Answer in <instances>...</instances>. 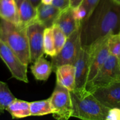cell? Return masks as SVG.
I'll return each mask as SVG.
<instances>
[{
    "label": "cell",
    "mask_w": 120,
    "mask_h": 120,
    "mask_svg": "<svg viewBox=\"0 0 120 120\" xmlns=\"http://www.w3.org/2000/svg\"><path fill=\"white\" fill-rule=\"evenodd\" d=\"M120 30V5L111 0H101L88 18L81 22L82 47L95 42Z\"/></svg>",
    "instance_id": "6da1fadb"
},
{
    "label": "cell",
    "mask_w": 120,
    "mask_h": 120,
    "mask_svg": "<svg viewBox=\"0 0 120 120\" xmlns=\"http://www.w3.org/2000/svg\"><path fill=\"white\" fill-rule=\"evenodd\" d=\"M0 40L11 48L25 64L31 63L27 26L0 19Z\"/></svg>",
    "instance_id": "7a4b0ae2"
},
{
    "label": "cell",
    "mask_w": 120,
    "mask_h": 120,
    "mask_svg": "<svg viewBox=\"0 0 120 120\" xmlns=\"http://www.w3.org/2000/svg\"><path fill=\"white\" fill-rule=\"evenodd\" d=\"M72 117L85 120H105L109 109L102 105L91 91H70Z\"/></svg>",
    "instance_id": "3957f363"
},
{
    "label": "cell",
    "mask_w": 120,
    "mask_h": 120,
    "mask_svg": "<svg viewBox=\"0 0 120 120\" xmlns=\"http://www.w3.org/2000/svg\"><path fill=\"white\" fill-rule=\"evenodd\" d=\"M80 35L81 25L74 32L67 37V41L61 50L52 57V71L55 72L56 68L63 64H71L74 65L82 48Z\"/></svg>",
    "instance_id": "277c9868"
},
{
    "label": "cell",
    "mask_w": 120,
    "mask_h": 120,
    "mask_svg": "<svg viewBox=\"0 0 120 120\" xmlns=\"http://www.w3.org/2000/svg\"><path fill=\"white\" fill-rule=\"evenodd\" d=\"M118 80H120V61L116 57L109 54L87 89L91 91Z\"/></svg>",
    "instance_id": "5b68a950"
},
{
    "label": "cell",
    "mask_w": 120,
    "mask_h": 120,
    "mask_svg": "<svg viewBox=\"0 0 120 120\" xmlns=\"http://www.w3.org/2000/svg\"><path fill=\"white\" fill-rule=\"evenodd\" d=\"M52 107V116L57 120H68L72 117V104L70 91L56 83L54 90L49 97Z\"/></svg>",
    "instance_id": "8992f818"
},
{
    "label": "cell",
    "mask_w": 120,
    "mask_h": 120,
    "mask_svg": "<svg viewBox=\"0 0 120 120\" xmlns=\"http://www.w3.org/2000/svg\"><path fill=\"white\" fill-rule=\"evenodd\" d=\"M108 37L109 36L88 47L89 50V60L87 89L109 56Z\"/></svg>",
    "instance_id": "52a82bcc"
},
{
    "label": "cell",
    "mask_w": 120,
    "mask_h": 120,
    "mask_svg": "<svg viewBox=\"0 0 120 120\" xmlns=\"http://www.w3.org/2000/svg\"><path fill=\"white\" fill-rule=\"evenodd\" d=\"M0 57L10 71L12 77L24 83H28V65L22 62L15 53L0 40Z\"/></svg>",
    "instance_id": "ba28073f"
},
{
    "label": "cell",
    "mask_w": 120,
    "mask_h": 120,
    "mask_svg": "<svg viewBox=\"0 0 120 120\" xmlns=\"http://www.w3.org/2000/svg\"><path fill=\"white\" fill-rule=\"evenodd\" d=\"M45 27L36 19L27 25V32L29 42L31 55V63L35 62L44 54V32Z\"/></svg>",
    "instance_id": "9c48e42d"
},
{
    "label": "cell",
    "mask_w": 120,
    "mask_h": 120,
    "mask_svg": "<svg viewBox=\"0 0 120 120\" xmlns=\"http://www.w3.org/2000/svg\"><path fill=\"white\" fill-rule=\"evenodd\" d=\"M95 98L108 109H120V80L92 90Z\"/></svg>",
    "instance_id": "30bf717a"
},
{
    "label": "cell",
    "mask_w": 120,
    "mask_h": 120,
    "mask_svg": "<svg viewBox=\"0 0 120 120\" xmlns=\"http://www.w3.org/2000/svg\"><path fill=\"white\" fill-rule=\"evenodd\" d=\"M89 60V49L86 47H82L74 64L75 70V89L74 90L81 91L87 90Z\"/></svg>",
    "instance_id": "8fae6325"
},
{
    "label": "cell",
    "mask_w": 120,
    "mask_h": 120,
    "mask_svg": "<svg viewBox=\"0 0 120 120\" xmlns=\"http://www.w3.org/2000/svg\"><path fill=\"white\" fill-rule=\"evenodd\" d=\"M35 19L43 25L45 28L52 27L61 13V10L53 5L41 3L35 8Z\"/></svg>",
    "instance_id": "7c38bea8"
},
{
    "label": "cell",
    "mask_w": 120,
    "mask_h": 120,
    "mask_svg": "<svg viewBox=\"0 0 120 120\" xmlns=\"http://www.w3.org/2000/svg\"><path fill=\"white\" fill-rule=\"evenodd\" d=\"M56 83L67 88L69 91L75 89V70L73 64H65L56 68L55 71Z\"/></svg>",
    "instance_id": "4fadbf2b"
},
{
    "label": "cell",
    "mask_w": 120,
    "mask_h": 120,
    "mask_svg": "<svg viewBox=\"0 0 120 120\" xmlns=\"http://www.w3.org/2000/svg\"><path fill=\"white\" fill-rule=\"evenodd\" d=\"M55 24L57 25L68 37L80 26L81 22L75 19L73 15L72 9L69 7L61 11Z\"/></svg>",
    "instance_id": "5bb4252c"
},
{
    "label": "cell",
    "mask_w": 120,
    "mask_h": 120,
    "mask_svg": "<svg viewBox=\"0 0 120 120\" xmlns=\"http://www.w3.org/2000/svg\"><path fill=\"white\" fill-rule=\"evenodd\" d=\"M0 19L20 25V15L15 0H0Z\"/></svg>",
    "instance_id": "9a60e30c"
},
{
    "label": "cell",
    "mask_w": 120,
    "mask_h": 120,
    "mask_svg": "<svg viewBox=\"0 0 120 120\" xmlns=\"http://www.w3.org/2000/svg\"><path fill=\"white\" fill-rule=\"evenodd\" d=\"M31 70L36 80L46 81L52 71L51 62L45 59L44 56H40L31 66Z\"/></svg>",
    "instance_id": "2e32d148"
},
{
    "label": "cell",
    "mask_w": 120,
    "mask_h": 120,
    "mask_svg": "<svg viewBox=\"0 0 120 120\" xmlns=\"http://www.w3.org/2000/svg\"><path fill=\"white\" fill-rule=\"evenodd\" d=\"M18 9L20 23L27 26L31 21L35 19V8L29 0H15Z\"/></svg>",
    "instance_id": "e0dca14e"
},
{
    "label": "cell",
    "mask_w": 120,
    "mask_h": 120,
    "mask_svg": "<svg viewBox=\"0 0 120 120\" xmlns=\"http://www.w3.org/2000/svg\"><path fill=\"white\" fill-rule=\"evenodd\" d=\"M6 111L12 118H21L31 116L29 102L15 98L9 104Z\"/></svg>",
    "instance_id": "ac0fdd59"
},
{
    "label": "cell",
    "mask_w": 120,
    "mask_h": 120,
    "mask_svg": "<svg viewBox=\"0 0 120 120\" xmlns=\"http://www.w3.org/2000/svg\"><path fill=\"white\" fill-rule=\"evenodd\" d=\"M31 116H43L52 114L49 98L43 100L29 102Z\"/></svg>",
    "instance_id": "d6986e66"
},
{
    "label": "cell",
    "mask_w": 120,
    "mask_h": 120,
    "mask_svg": "<svg viewBox=\"0 0 120 120\" xmlns=\"http://www.w3.org/2000/svg\"><path fill=\"white\" fill-rule=\"evenodd\" d=\"M15 98L8 84L0 81V115L4 112L9 104Z\"/></svg>",
    "instance_id": "ffe728a7"
},
{
    "label": "cell",
    "mask_w": 120,
    "mask_h": 120,
    "mask_svg": "<svg viewBox=\"0 0 120 120\" xmlns=\"http://www.w3.org/2000/svg\"><path fill=\"white\" fill-rule=\"evenodd\" d=\"M43 45L45 54L51 57L56 55L52 27L46 28L45 29L44 32Z\"/></svg>",
    "instance_id": "44dd1931"
},
{
    "label": "cell",
    "mask_w": 120,
    "mask_h": 120,
    "mask_svg": "<svg viewBox=\"0 0 120 120\" xmlns=\"http://www.w3.org/2000/svg\"><path fill=\"white\" fill-rule=\"evenodd\" d=\"M52 28L53 30V36H54L55 50L57 54L64 45L67 41V36L57 25L54 24L52 26Z\"/></svg>",
    "instance_id": "7402d4cb"
},
{
    "label": "cell",
    "mask_w": 120,
    "mask_h": 120,
    "mask_svg": "<svg viewBox=\"0 0 120 120\" xmlns=\"http://www.w3.org/2000/svg\"><path fill=\"white\" fill-rule=\"evenodd\" d=\"M108 45L109 54L116 57L120 61V34L109 35Z\"/></svg>",
    "instance_id": "603a6c76"
},
{
    "label": "cell",
    "mask_w": 120,
    "mask_h": 120,
    "mask_svg": "<svg viewBox=\"0 0 120 120\" xmlns=\"http://www.w3.org/2000/svg\"><path fill=\"white\" fill-rule=\"evenodd\" d=\"M100 1L101 0H84L81 5L85 9L86 12H87V16L85 18V19L88 18V16L91 14L92 11L98 4Z\"/></svg>",
    "instance_id": "cb8c5ba5"
},
{
    "label": "cell",
    "mask_w": 120,
    "mask_h": 120,
    "mask_svg": "<svg viewBox=\"0 0 120 120\" xmlns=\"http://www.w3.org/2000/svg\"><path fill=\"white\" fill-rule=\"evenodd\" d=\"M72 12L74 18L78 22H81L87 16L85 9L81 5L75 9H72Z\"/></svg>",
    "instance_id": "d4e9b609"
},
{
    "label": "cell",
    "mask_w": 120,
    "mask_h": 120,
    "mask_svg": "<svg viewBox=\"0 0 120 120\" xmlns=\"http://www.w3.org/2000/svg\"><path fill=\"white\" fill-rule=\"evenodd\" d=\"M105 120H120V109H110L107 114Z\"/></svg>",
    "instance_id": "484cf974"
},
{
    "label": "cell",
    "mask_w": 120,
    "mask_h": 120,
    "mask_svg": "<svg viewBox=\"0 0 120 120\" xmlns=\"http://www.w3.org/2000/svg\"><path fill=\"white\" fill-rule=\"evenodd\" d=\"M69 1L70 0H53L52 5L63 11L69 7Z\"/></svg>",
    "instance_id": "4316f807"
},
{
    "label": "cell",
    "mask_w": 120,
    "mask_h": 120,
    "mask_svg": "<svg viewBox=\"0 0 120 120\" xmlns=\"http://www.w3.org/2000/svg\"><path fill=\"white\" fill-rule=\"evenodd\" d=\"M84 0H70L69 1V7L72 9H75L80 7L82 4Z\"/></svg>",
    "instance_id": "83f0119b"
},
{
    "label": "cell",
    "mask_w": 120,
    "mask_h": 120,
    "mask_svg": "<svg viewBox=\"0 0 120 120\" xmlns=\"http://www.w3.org/2000/svg\"><path fill=\"white\" fill-rule=\"evenodd\" d=\"M35 8L41 2V0H29Z\"/></svg>",
    "instance_id": "f1b7e54d"
},
{
    "label": "cell",
    "mask_w": 120,
    "mask_h": 120,
    "mask_svg": "<svg viewBox=\"0 0 120 120\" xmlns=\"http://www.w3.org/2000/svg\"><path fill=\"white\" fill-rule=\"evenodd\" d=\"M53 0H41V2L44 4H47V5H50L52 4V3Z\"/></svg>",
    "instance_id": "f546056e"
},
{
    "label": "cell",
    "mask_w": 120,
    "mask_h": 120,
    "mask_svg": "<svg viewBox=\"0 0 120 120\" xmlns=\"http://www.w3.org/2000/svg\"><path fill=\"white\" fill-rule=\"evenodd\" d=\"M113 2L116 4L120 5V0H111Z\"/></svg>",
    "instance_id": "4dcf8cb0"
},
{
    "label": "cell",
    "mask_w": 120,
    "mask_h": 120,
    "mask_svg": "<svg viewBox=\"0 0 120 120\" xmlns=\"http://www.w3.org/2000/svg\"><path fill=\"white\" fill-rule=\"evenodd\" d=\"M119 34H120V32H119Z\"/></svg>",
    "instance_id": "1f68e13d"
},
{
    "label": "cell",
    "mask_w": 120,
    "mask_h": 120,
    "mask_svg": "<svg viewBox=\"0 0 120 120\" xmlns=\"http://www.w3.org/2000/svg\"></svg>",
    "instance_id": "d6a6232c"
}]
</instances>
